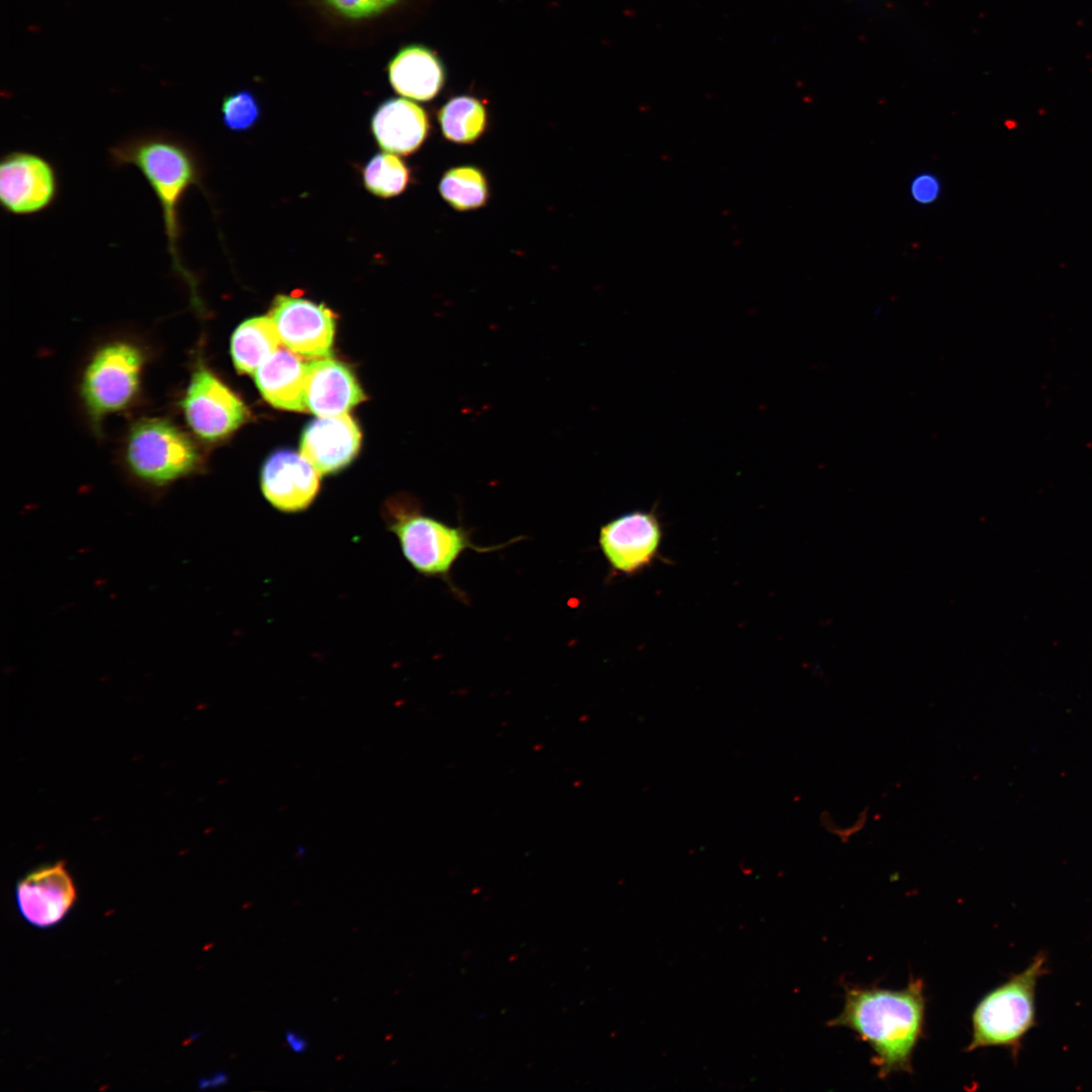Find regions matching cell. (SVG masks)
I'll list each match as a JSON object with an SVG mask.
<instances>
[{
    "mask_svg": "<svg viewBox=\"0 0 1092 1092\" xmlns=\"http://www.w3.org/2000/svg\"><path fill=\"white\" fill-rule=\"evenodd\" d=\"M926 1013L922 979H910L903 989L878 986H844L841 1012L828 1022L831 1027L853 1031L872 1049L878 1077L913 1073V1055L924 1035Z\"/></svg>",
    "mask_w": 1092,
    "mask_h": 1092,
    "instance_id": "obj_1",
    "label": "cell"
},
{
    "mask_svg": "<svg viewBox=\"0 0 1092 1092\" xmlns=\"http://www.w3.org/2000/svg\"><path fill=\"white\" fill-rule=\"evenodd\" d=\"M115 167L132 166L144 176L162 211L171 266L190 291L192 304L200 307L195 276L180 256V206L187 191L200 183L201 162L194 148L178 135L154 130L130 135L108 150Z\"/></svg>",
    "mask_w": 1092,
    "mask_h": 1092,
    "instance_id": "obj_2",
    "label": "cell"
},
{
    "mask_svg": "<svg viewBox=\"0 0 1092 1092\" xmlns=\"http://www.w3.org/2000/svg\"><path fill=\"white\" fill-rule=\"evenodd\" d=\"M122 468L129 480L151 495L199 474L205 457L194 436L165 417H144L130 423L121 448Z\"/></svg>",
    "mask_w": 1092,
    "mask_h": 1092,
    "instance_id": "obj_3",
    "label": "cell"
},
{
    "mask_svg": "<svg viewBox=\"0 0 1092 1092\" xmlns=\"http://www.w3.org/2000/svg\"><path fill=\"white\" fill-rule=\"evenodd\" d=\"M383 517L390 532L398 541L403 557L420 574L444 580L450 590L465 598L452 582L451 570L466 550L486 553L498 550L510 543L495 546H478L471 539L470 530L457 527L424 514L418 500L401 494L389 498L383 508Z\"/></svg>",
    "mask_w": 1092,
    "mask_h": 1092,
    "instance_id": "obj_4",
    "label": "cell"
},
{
    "mask_svg": "<svg viewBox=\"0 0 1092 1092\" xmlns=\"http://www.w3.org/2000/svg\"><path fill=\"white\" fill-rule=\"evenodd\" d=\"M1048 972V957L1039 951L1023 971L985 994L972 1012V1038L966 1051L1003 1048L1016 1061L1025 1036L1037 1024L1035 991Z\"/></svg>",
    "mask_w": 1092,
    "mask_h": 1092,
    "instance_id": "obj_5",
    "label": "cell"
},
{
    "mask_svg": "<svg viewBox=\"0 0 1092 1092\" xmlns=\"http://www.w3.org/2000/svg\"><path fill=\"white\" fill-rule=\"evenodd\" d=\"M149 353L135 341L110 340L98 346L85 363L79 397L96 434L103 421L133 406L141 395Z\"/></svg>",
    "mask_w": 1092,
    "mask_h": 1092,
    "instance_id": "obj_6",
    "label": "cell"
},
{
    "mask_svg": "<svg viewBox=\"0 0 1092 1092\" xmlns=\"http://www.w3.org/2000/svg\"><path fill=\"white\" fill-rule=\"evenodd\" d=\"M177 405L190 433L207 443L225 439L250 417L244 401L200 359Z\"/></svg>",
    "mask_w": 1092,
    "mask_h": 1092,
    "instance_id": "obj_7",
    "label": "cell"
},
{
    "mask_svg": "<svg viewBox=\"0 0 1092 1092\" xmlns=\"http://www.w3.org/2000/svg\"><path fill=\"white\" fill-rule=\"evenodd\" d=\"M60 184L54 165L44 157L12 151L1 158L0 201L13 215H31L48 209L57 199Z\"/></svg>",
    "mask_w": 1092,
    "mask_h": 1092,
    "instance_id": "obj_8",
    "label": "cell"
},
{
    "mask_svg": "<svg viewBox=\"0 0 1092 1092\" xmlns=\"http://www.w3.org/2000/svg\"><path fill=\"white\" fill-rule=\"evenodd\" d=\"M269 316L282 346L303 359L330 357L335 335V314L324 304L293 295H277Z\"/></svg>",
    "mask_w": 1092,
    "mask_h": 1092,
    "instance_id": "obj_9",
    "label": "cell"
},
{
    "mask_svg": "<svg viewBox=\"0 0 1092 1092\" xmlns=\"http://www.w3.org/2000/svg\"><path fill=\"white\" fill-rule=\"evenodd\" d=\"M661 538L662 530L656 515L634 511L603 525L599 545L615 571L634 574L652 562Z\"/></svg>",
    "mask_w": 1092,
    "mask_h": 1092,
    "instance_id": "obj_10",
    "label": "cell"
},
{
    "mask_svg": "<svg viewBox=\"0 0 1092 1092\" xmlns=\"http://www.w3.org/2000/svg\"><path fill=\"white\" fill-rule=\"evenodd\" d=\"M76 898L73 880L62 861L39 867L16 886V901L22 916L37 927L58 923Z\"/></svg>",
    "mask_w": 1092,
    "mask_h": 1092,
    "instance_id": "obj_11",
    "label": "cell"
},
{
    "mask_svg": "<svg viewBox=\"0 0 1092 1092\" xmlns=\"http://www.w3.org/2000/svg\"><path fill=\"white\" fill-rule=\"evenodd\" d=\"M261 489L277 510L296 513L307 509L320 489V473L301 455L280 450L268 457L261 471Z\"/></svg>",
    "mask_w": 1092,
    "mask_h": 1092,
    "instance_id": "obj_12",
    "label": "cell"
},
{
    "mask_svg": "<svg viewBox=\"0 0 1092 1092\" xmlns=\"http://www.w3.org/2000/svg\"><path fill=\"white\" fill-rule=\"evenodd\" d=\"M360 444L359 427L348 414L317 417L302 433L300 454L320 474H330L346 467Z\"/></svg>",
    "mask_w": 1092,
    "mask_h": 1092,
    "instance_id": "obj_13",
    "label": "cell"
},
{
    "mask_svg": "<svg viewBox=\"0 0 1092 1092\" xmlns=\"http://www.w3.org/2000/svg\"><path fill=\"white\" fill-rule=\"evenodd\" d=\"M365 399L352 371L330 357L307 361L305 404L316 417L347 414Z\"/></svg>",
    "mask_w": 1092,
    "mask_h": 1092,
    "instance_id": "obj_14",
    "label": "cell"
},
{
    "mask_svg": "<svg viewBox=\"0 0 1092 1092\" xmlns=\"http://www.w3.org/2000/svg\"><path fill=\"white\" fill-rule=\"evenodd\" d=\"M387 72L396 93L419 101L433 99L446 82V69L440 57L419 43L401 48L390 60Z\"/></svg>",
    "mask_w": 1092,
    "mask_h": 1092,
    "instance_id": "obj_15",
    "label": "cell"
},
{
    "mask_svg": "<svg viewBox=\"0 0 1092 1092\" xmlns=\"http://www.w3.org/2000/svg\"><path fill=\"white\" fill-rule=\"evenodd\" d=\"M371 128L378 145L385 151L410 155L427 138L429 120L425 110L402 98L381 103L371 119Z\"/></svg>",
    "mask_w": 1092,
    "mask_h": 1092,
    "instance_id": "obj_16",
    "label": "cell"
},
{
    "mask_svg": "<svg viewBox=\"0 0 1092 1092\" xmlns=\"http://www.w3.org/2000/svg\"><path fill=\"white\" fill-rule=\"evenodd\" d=\"M307 361L285 347L278 349L254 372L259 391L273 406L306 412Z\"/></svg>",
    "mask_w": 1092,
    "mask_h": 1092,
    "instance_id": "obj_17",
    "label": "cell"
},
{
    "mask_svg": "<svg viewBox=\"0 0 1092 1092\" xmlns=\"http://www.w3.org/2000/svg\"><path fill=\"white\" fill-rule=\"evenodd\" d=\"M282 346L273 320L256 316L242 323L231 339V355L239 373L254 374Z\"/></svg>",
    "mask_w": 1092,
    "mask_h": 1092,
    "instance_id": "obj_18",
    "label": "cell"
},
{
    "mask_svg": "<svg viewBox=\"0 0 1092 1092\" xmlns=\"http://www.w3.org/2000/svg\"><path fill=\"white\" fill-rule=\"evenodd\" d=\"M438 119L446 139L458 144H470L485 129L486 109L478 99L460 95L442 106Z\"/></svg>",
    "mask_w": 1092,
    "mask_h": 1092,
    "instance_id": "obj_19",
    "label": "cell"
},
{
    "mask_svg": "<svg viewBox=\"0 0 1092 1092\" xmlns=\"http://www.w3.org/2000/svg\"><path fill=\"white\" fill-rule=\"evenodd\" d=\"M443 198L457 210H469L482 206L488 195L487 183L482 172L471 166L447 171L439 185Z\"/></svg>",
    "mask_w": 1092,
    "mask_h": 1092,
    "instance_id": "obj_20",
    "label": "cell"
},
{
    "mask_svg": "<svg viewBox=\"0 0 1092 1092\" xmlns=\"http://www.w3.org/2000/svg\"><path fill=\"white\" fill-rule=\"evenodd\" d=\"M410 181L406 165L395 155L378 153L363 169V182L372 194L388 198L400 194Z\"/></svg>",
    "mask_w": 1092,
    "mask_h": 1092,
    "instance_id": "obj_21",
    "label": "cell"
},
{
    "mask_svg": "<svg viewBox=\"0 0 1092 1092\" xmlns=\"http://www.w3.org/2000/svg\"><path fill=\"white\" fill-rule=\"evenodd\" d=\"M220 113L222 123L228 129L245 131L258 122L261 107L254 93L243 89L224 96Z\"/></svg>",
    "mask_w": 1092,
    "mask_h": 1092,
    "instance_id": "obj_22",
    "label": "cell"
},
{
    "mask_svg": "<svg viewBox=\"0 0 1092 1092\" xmlns=\"http://www.w3.org/2000/svg\"><path fill=\"white\" fill-rule=\"evenodd\" d=\"M339 14L351 19H361L377 15L394 5L398 0H325Z\"/></svg>",
    "mask_w": 1092,
    "mask_h": 1092,
    "instance_id": "obj_23",
    "label": "cell"
},
{
    "mask_svg": "<svg viewBox=\"0 0 1092 1092\" xmlns=\"http://www.w3.org/2000/svg\"><path fill=\"white\" fill-rule=\"evenodd\" d=\"M937 190L938 187L936 181L928 176L916 179L913 184L914 197L921 202L933 200L937 194Z\"/></svg>",
    "mask_w": 1092,
    "mask_h": 1092,
    "instance_id": "obj_24",
    "label": "cell"
},
{
    "mask_svg": "<svg viewBox=\"0 0 1092 1092\" xmlns=\"http://www.w3.org/2000/svg\"><path fill=\"white\" fill-rule=\"evenodd\" d=\"M285 1042L294 1054H304L309 1046L308 1039L294 1029H286L284 1032Z\"/></svg>",
    "mask_w": 1092,
    "mask_h": 1092,
    "instance_id": "obj_25",
    "label": "cell"
}]
</instances>
